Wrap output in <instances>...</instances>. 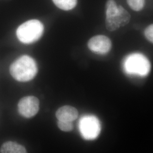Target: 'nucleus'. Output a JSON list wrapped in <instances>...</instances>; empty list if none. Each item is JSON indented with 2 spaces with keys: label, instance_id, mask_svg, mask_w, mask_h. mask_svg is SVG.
<instances>
[{
  "label": "nucleus",
  "instance_id": "nucleus-1",
  "mask_svg": "<svg viewBox=\"0 0 153 153\" xmlns=\"http://www.w3.org/2000/svg\"><path fill=\"white\" fill-rule=\"evenodd\" d=\"M10 73L17 81L28 82L36 76L38 66L31 57L23 55L12 63L10 67Z\"/></svg>",
  "mask_w": 153,
  "mask_h": 153
},
{
  "label": "nucleus",
  "instance_id": "nucleus-2",
  "mask_svg": "<svg viewBox=\"0 0 153 153\" xmlns=\"http://www.w3.org/2000/svg\"><path fill=\"white\" fill-rule=\"evenodd\" d=\"M44 32L42 23L37 19H31L23 23L16 30L19 40L24 44H31L40 38Z\"/></svg>",
  "mask_w": 153,
  "mask_h": 153
},
{
  "label": "nucleus",
  "instance_id": "nucleus-3",
  "mask_svg": "<svg viewBox=\"0 0 153 153\" xmlns=\"http://www.w3.org/2000/svg\"><path fill=\"white\" fill-rule=\"evenodd\" d=\"M150 68L149 60L139 53L128 55L123 61L124 71L129 75L146 76L150 72Z\"/></svg>",
  "mask_w": 153,
  "mask_h": 153
},
{
  "label": "nucleus",
  "instance_id": "nucleus-4",
  "mask_svg": "<svg viewBox=\"0 0 153 153\" xmlns=\"http://www.w3.org/2000/svg\"><path fill=\"white\" fill-rule=\"evenodd\" d=\"M79 129L85 139L94 140L98 136L100 132V121L97 117L93 115L84 116L79 122Z\"/></svg>",
  "mask_w": 153,
  "mask_h": 153
},
{
  "label": "nucleus",
  "instance_id": "nucleus-5",
  "mask_svg": "<svg viewBox=\"0 0 153 153\" xmlns=\"http://www.w3.org/2000/svg\"><path fill=\"white\" fill-rule=\"evenodd\" d=\"M40 102L38 99L33 96L22 98L18 104L19 114L25 118H31L36 115L39 110Z\"/></svg>",
  "mask_w": 153,
  "mask_h": 153
},
{
  "label": "nucleus",
  "instance_id": "nucleus-6",
  "mask_svg": "<svg viewBox=\"0 0 153 153\" xmlns=\"http://www.w3.org/2000/svg\"><path fill=\"white\" fill-rule=\"evenodd\" d=\"M131 20V15L122 6H117V11L114 18L105 19V27L109 31H115L126 26Z\"/></svg>",
  "mask_w": 153,
  "mask_h": 153
},
{
  "label": "nucleus",
  "instance_id": "nucleus-7",
  "mask_svg": "<svg viewBox=\"0 0 153 153\" xmlns=\"http://www.w3.org/2000/svg\"><path fill=\"white\" fill-rule=\"evenodd\" d=\"M88 47L94 53L105 55L111 49V41L104 35H96L90 39L88 43Z\"/></svg>",
  "mask_w": 153,
  "mask_h": 153
},
{
  "label": "nucleus",
  "instance_id": "nucleus-8",
  "mask_svg": "<svg viewBox=\"0 0 153 153\" xmlns=\"http://www.w3.org/2000/svg\"><path fill=\"white\" fill-rule=\"evenodd\" d=\"M78 112L77 109L70 105L62 106L57 109L56 116L58 121L73 122L77 119Z\"/></svg>",
  "mask_w": 153,
  "mask_h": 153
},
{
  "label": "nucleus",
  "instance_id": "nucleus-9",
  "mask_svg": "<svg viewBox=\"0 0 153 153\" xmlns=\"http://www.w3.org/2000/svg\"><path fill=\"white\" fill-rule=\"evenodd\" d=\"M0 153H27L23 146L13 141H7L2 144Z\"/></svg>",
  "mask_w": 153,
  "mask_h": 153
},
{
  "label": "nucleus",
  "instance_id": "nucleus-10",
  "mask_svg": "<svg viewBox=\"0 0 153 153\" xmlns=\"http://www.w3.org/2000/svg\"><path fill=\"white\" fill-rule=\"evenodd\" d=\"M55 5L61 10L68 11L74 9L77 4V0H52Z\"/></svg>",
  "mask_w": 153,
  "mask_h": 153
},
{
  "label": "nucleus",
  "instance_id": "nucleus-11",
  "mask_svg": "<svg viewBox=\"0 0 153 153\" xmlns=\"http://www.w3.org/2000/svg\"><path fill=\"white\" fill-rule=\"evenodd\" d=\"M117 11V5L115 0H107L106 2L105 19H111L116 16Z\"/></svg>",
  "mask_w": 153,
  "mask_h": 153
},
{
  "label": "nucleus",
  "instance_id": "nucleus-12",
  "mask_svg": "<svg viewBox=\"0 0 153 153\" xmlns=\"http://www.w3.org/2000/svg\"><path fill=\"white\" fill-rule=\"evenodd\" d=\"M127 3L132 10L136 11L141 10L143 8L145 0H126Z\"/></svg>",
  "mask_w": 153,
  "mask_h": 153
},
{
  "label": "nucleus",
  "instance_id": "nucleus-13",
  "mask_svg": "<svg viewBox=\"0 0 153 153\" xmlns=\"http://www.w3.org/2000/svg\"><path fill=\"white\" fill-rule=\"evenodd\" d=\"M57 126L61 131H71L73 129V122L58 121Z\"/></svg>",
  "mask_w": 153,
  "mask_h": 153
},
{
  "label": "nucleus",
  "instance_id": "nucleus-14",
  "mask_svg": "<svg viewBox=\"0 0 153 153\" xmlns=\"http://www.w3.org/2000/svg\"><path fill=\"white\" fill-rule=\"evenodd\" d=\"M145 36L148 40L151 42H153V26L150 25L145 30Z\"/></svg>",
  "mask_w": 153,
  "mask_h": 153
}]
</instances>
